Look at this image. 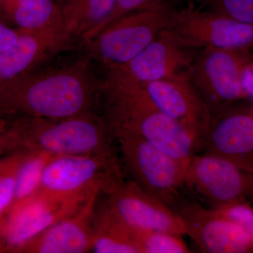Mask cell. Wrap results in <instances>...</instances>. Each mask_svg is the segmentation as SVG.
Listing matches in <instances>:
<instances>
[{"mask_svg":"<svg viewBox=\"0 0 253 253\" xmlns=\"http://www.w3.org/2000/svg\"><path fill=\"white\" fill-rule=\"evenodd\" d=\"M46 63L0 83V117L61 119L99 111L101 80L87 56Z\"/></svg>","mask_w":253,"mask_h":253,"instance_id":"1","label":"cell"},{"mask_svg":"<svg viewBox=\"0 0 253 253\" xmlns=\"http://www.w3.org/2000/svg\"><path fill=\"white\" fill-rule=\"evenodd\" d=\"M106 68L101 79V106L111 129L137 134L188 166L200 153L197 141L158 109L130 73L121 66Z\"/></svg>","mask_w":253,"mask_h":253,"instance_id":"2","label":"cell"},{"mask_svg":"<svg viewBox=\"0 0 253 253\" xmlns=\"http://www.w3.org/2000/svg\"><path fill=\"white\" fill-rule=\"evenodd\" d=\"M9 120L24 151L56 156H100L121 162L112 129L99 111L61 119L18 116Z\"/></svg>","mask_w":253,"mask_h":253,"instance_id":"3","label":"cell"},{"mask_svg":"<svg viewBox=\"0 0 253 253\" xmlns=\"http://www.w3.org/2000/svg\"><path fill=\"white\" fill-rule=\"evenodd\" d=\"M125 177L173 211L187 195V166L169 157L141 136L112 130Z\"/></svg>","mask_w":253,"mask_h":253,"instance_id":"4","label":"cell"},{"mask_svg":"<svg viewBox=\"0 0 253 253\" xmlns=\"http://www.w3.org/2000/svg\"><path fill=\"white\" fill-rule=\"evenodd\" d=\"M174 10L168 1L124 15L82 44L83 52L106 68L124 66L166 29Z\"/></svg>","mask_w":253,"mask_h":253,"instance_id":"5","label":"cell"},{"mask_svg":"<svg viewBox=\"0 0 253 253\" xmlns=\"http://www.w3.org/2000/svg\"><path fill=\"white\" fill-rule=\"evenodd\" d=\"M124 179L119 161L91 155L56 156L46 166L34 195L55 200L88 197Z\"/></svg>","mask_w":253,"mask_h":253,"instance_id":"6","label":"cell"},{"mask_svg":"<svg viewBox=\"0 0 253 253\" xmlns=\"http://www.w3.org/2000/svg\"><path fill=\"white\" fill-rule=\"evenodd\" d=\"M163 31L179 45L187 49L251 51L253 48V24L197 8L190 1L184 9L174 10Z\"/></svg>","mask_w":253,"mask_h":253,"instance_id":"7","label":"cell"},{"mask_svg":"<svg viewBox=\"0 0 253 253\" xmlns=\"http://www.w3.org/2000/svg\"><path fill=\"white\" fill-rule=\"evenodd\" d=\"M251 51L204 48L188 69L190 81L211 114L226 105L249 98L242 83Z\"/></svg>","mask_w":253,"mask_h":253,"instance_id":"8","label":"cell"},{"mask_svg":"<svg viewBox=\"0 0 253 253\" xmlns=\"http://www.w3.org/2000/svg\"><path fill=\"white\" fill-rule=\"evenodd\" d=\"M186 190L210 209L237 202L253 204V172L207 154L193 156L186 168Z\"/></svg>","mask_w":253,"mask_h":253,"instance_id":"9","label":"cell"},{"mask_svg":"<svg viewBox=\"0 0 253 253\" xmlns=\"http://www.w3.org/2000/svg\"><path fill=\"white\" fill-rule=\"evenodd\" d=\"M174 212L180 218L185 235L201 253L253 252V243L239 226L186 195Z\"/></svg>","mask_w":253,"mask_h":253,"instance_id":"10","label":"cell"},{"mask_svg":"<svg viewBox=\"0 0 253 253\" xmlns=\"http://www.w3.org/2000/svg\"><path fill=\"white\" fill-rule=\"evenodd\" d=\"M235 103L212 113L200 152L227 160L253 172V106Z\"/></svg>","mask_w":253,"mask_h":253,"instance_id":"11","label":"cell"},{"mask_svg":"<svg viewBox=\"0 0 253 253\" xmlns=\"http://www.w3.org/2000/svg\"><path fill=\"white\" fill-rule=\"evenodd\" d=\"M150 99L201 144L211 122V111L190 81L187 71L161 81L142 83Z\"/></svg>","mask_w":253,"mask_h":253,"instance_id":"12","label":"cell"},{"mask_svg":"<svg viewBox=\"0 0 253 253\" xmlns=\"http://www.w3.org/2000/svg\"><path fill=\"white\" fill-rule=\"evenodd\" d=\"M89 197L61 201L33 195L14 205L0 234V253H15L42 231L77 211Z\"/></svg>","mask_w":253,"mask_h":253,"instance_id":"13","label":"cell"},{"mask_svg":"<svg viewBox=\"0 0 253 253\" xmlns=\"http://www.w3.org/2000/svg\"><path fill=\"white\" fill-rule=\"evenodd\" d=\"M100 199L132 229H154L185 235L182 221L172 209L128 179L115 183Z\"/></svg>","mask_w":253,"mask_h":253,"instance_id":"14","label":"cell"},{"mask_svg":"<svg viewBox=\"0 0 253 253\" xmlns=\"http://www.w3.org/2000/svg\"><path fill=\"white\" fill-rule=\"evenodd\" d=\"M101 194L99 191L93 193L77 211L42 231L15 253L91 252L95 211Z\"/></svg>","mask_w":253,"mask_h":253,"instance_id":"15","label":"cell"},{"mask_svg":"<svg viewBox=\"0 0 253 253\" xmlns=\"http://www.w3.org/2000/svg\"><path fill=\"white\" fill-rule=\"evenodd\" d=\"M0 18L18 29L44 37L68 51L77 47L54 0H0Z\"/></svg>","mask_w":253,"mask_h":253,"instance_id":"16","label":"cell"},{"mask_svg":"<svg viewBox=\"0 0 253 253\" xmlns=\"http://www.w3.org/2000/svg\"><path fill=\"white\" fill-rule=\"evenodd\" d=\"M195 56L163 31L139 54L121 67L141 83H149L188 71Z\"/></svg>","mask_w":253,"mask_h":253,"instance_id":"17","label":"cell"},{"mask_svg":"<svg viewBox=\"0 0 253 253\" xmlns=\"http://www.w3.org/2000/svg\"><path fill=\"white\" fill-rule=\"evenodd\" d=\"M18 32V40L14 45L0 51V83L39 67L60 53L68 51L33 32L22 29Z\"/></svg>","mask_w":253,"mask_h":253,"instance_id":"18","label":"cell"},{"mask_svg":"<svg viewBox=\"0 0 253 253\" xmlns=\"http://www.w3.org/2000/svg\"><path fill=\"white\" fill-rule=\"evenodd\" d=\"M68 35L77 46L112 12L116 0H56Z\"/></svg>","mask_w":253,"mask_h":253,"instance_id":"19","label":"cell"},{"mask_svg":"<svg viewBox=\"0 0 253 253\" xmlns=\"http://www.w3.org/2000/svg\"><path fill=\"white\" fill-rule=\"evenodd\" d=\"M91 252L139 253L133 229L118 217L100 197L95 211Z\"/></svg>","mask_w":253,"mask_h":253,"instance_id":"20","label":"cell"},{"mask_svg":"<svg viewBox=\"0 0 253 253\" xmlns=\"http://www.w3.org/2000/svg\"><path fill=\"white\" fill-rule=\"evenodd\" d=\"M56 156L45 151H29L18 170L12 206L36 194L46 166Z\"/></svg>","mask_w":253,"mask_h":253,"instance_id":"21","label":"cell"},{"mask_svg":"<svg viewBox=\"0 0 253 253\" xmlns=\"http://www.w3.org/2000/svg\"><path fill=\"white\" fill-rule=\"evenodd\" d=\"M139 253H187L191 250L183 236L154 229H133Z\"/></svg>","mask_w":253,"mask_h":253,"instance_id":"22","label":"cell"},{"mask_svg":"<svg viewBox=\"0 0 253 253\" xmlns=\"http://www.w3.org/2000/svg\"><path fill=\"white\" fill-rule=\"evenodd\" d=\"M29 151H19L0 160V218L6 217L14 203L18 170Z\"/></svg>","mask_w":253,"mask_h":253,"instance_id":"23","label":"cell"},{"mask_svg":"<svg viewBox=\"0 0 253 253\" xmlns=\"http://www.w3.org/2000/svg\"><path fill=\"white\" fill-rule=\"evenodd\" d=\"M205 10L253 25V0H189Z\"/></svg>","mask_w":253,"mask_h":253,"instance_id":"24","label":"cell"},{"mask_svg":"<svg viewBox=\"0 0 253 253\" xmlns=\"http://www.w3.org/2000/svg\"><path fill=\"white\" fill-rule=\"evenodd\" d=\"M168 1L169 0H116V4L109 17L106 18L104 22L101 23L97 28H95L94 31L86 37L85 41L83 42L82 44L90 40L93 37L97 35L100 31H102L108 25L121 18V16L133 11H139V10L157 7Z\"/></svg>","mask_w":253,"mask_h":253,"instance_id":"25","label":"cell"},{"mask_svg":"<svg viewBox=\"0 0 253 253\" xmlns=\"http://www.w3.org/2000/svg\"><path fill=\"white\" fill-rule=\"evenodd\" d=\"M222 217L239 226L253 243V206L247 202H237L212 209Z\"/></svg>","mask_w":253,"mask_h":253,"instance_id":"26","label":"cell"},{"mask_svg":"<svg viewBox=\"0 0 253 253\" xmlns=\"http://www.w3.org/2000/svg\"><path fill=\"white\" fill-rule=\"evenodd\" d=\"M23 151L21 137L11 123L0 131V160L16 151Z\"/></svg>","mask_w":253,"mask_h":253,"instance_id":"27","label":"cell"},{"mask_svg":"<svg viewBox=\"0 0 253 253\" xmlns=\"http://www.w3.org/2000/svg\"><path fill=\"white\" fill-rule=\"evenodd\" d=\"M17 28H12L0 18V51L11 47L18 40Z\"/></svg>","mask_w":253,"mask_h":253,"instance_id":"28","label":"cell"},{"mask_svg":"<svg viewBox=\"0 0 253 253\" xmlns=\"http://www.w3.org/2000/svg\"><path fill=\"white\" fill-rule=\"evenodd\" d=\"M242 83L249 98L253 101V60L248 63L244 68L242 76Z\"/></svg>","mask_w":253,"mask_h":253,"instance_id":"29","label":"cell"},{"mask_svg":"<svg viewBox=\"0 0 253 253\" xmlns=\"http://www.w3.org/2000/svg\"><path fill=\"white\" fill-rule=\"evenodd\" d=\"M9 121L6 118L0 117V131L3 130L8 126Z\"/></svg>","mask_w":253,"mask_h":253,"instance_id":"30","label":"cell"},{"mask_svg":"<svg viewBox=\"0 0 253 253\" xmlns=\"http://www.w3.org/2000/svg\"><path fill=\"white\" fill-rule=\"evenodd\" d=\"M5 220L4 218H0V234H1V229H2L3 225H4Z\"/></svg>","mask_w":253,"mask_h":253,"instance_id":"31","label":"cell"}]
</instances>
